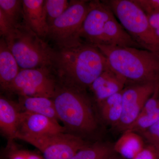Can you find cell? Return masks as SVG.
Instances as JSON below:
<instances>
[{
  "instance_id": "6da1fadb",
  "label": "cell",
  "mask_w": 159,
  "mask_h": 159,
  "mask_svg": "<svg viewBox=\"0 0 159 159\" xmlns=\"http://www.w3.org/2000/svg\"><path fill=\"white\" fill-rule=\"evenodd\" d=\"M109 67L96 46L83 41L74 47L54 51L51 69L63 86L85 92Z\"/></svg>"
},
{
  "instance_id": "7a4b0ae2",
  "label": "cell",
  "mask_w": 159,
  "mask_h": 159,
  "mask_svg": "<svg viewBox=\"0 0 159 159\" xmlns=\"http://www.w3.org/2000/svg\"><path fill=\"white\" fill-rule=\"evenodd\" d=\"M112 70L131 84L159 83V54L138 48L96 46Z\"/></svg>"
},
{
  "instance_id": "3957f363",
  "label": "cell",
  "mask_w": 159,
  "mask_h": 159,
  "mask_svg": "<svg viewBox=\"0 0 159 159\" xmlns=\"http://www.w3.org/2000/svg\"><path fill=\"white\" fill-rule=\"evenodd\" d=\"M80 36L84 41L95 46L141 48L103 1H90L88 12L83 24Z\"/></svg>"
},
{
  "instance_id": "277c9868",
  "label": "cell",
  "mask_w": 159,
  "mask_h": 159,
  "mask_svg": "<svg viewBox=\"0 0 159 159\" xmlns=\"http://www.w3.org/2000/svg\"><path fill=\"white\" fill-rule=\"evenodd\" d=\"M52 99L58 119L63 123L67 132L79 136L90 134L97 129V119L84 92L58 83Z\"/></svg>"
},
{
  "instance_id": "5b68a950",
  "label": "cell",
  "mask_w": 159,
  "mask_h": 159,
  "mask_svg": "<svg viewBox=\"0 0 159 159\" xmlns=\"http://www.w3.org/2000/svg\"><path fill=\"white\" fill-rule=\"evenodd\" d=\"M4 39L21 70L51 68L55 51L34 33L24 20Z\"/></svg>"
},
{
  "instance_id": "8992f818",
  "label": "cell",
  "mask_w": 159,
  "mask_h": 159,
  "mask_svg": "<svg viewBox=\"0 0 159 159\" xmlns=\"http://www.w3.org/2000/svg\"><path fill=\"white\" fill-rule=\"evenodd\" d=\"M103 2L141 48L159 54V40L151 27L148 16L134 0Z\"/></svg>"
},
{
  "instance_id": "52a82bcc",
  "label": "cell",
  "mask_w": 159,
  "mask_h": 159,
  "mask_svg": "<svg viewBox=\"0 0 159 159\" xmlns=\"http://www.w3.org/2000/svg\"><path fill=\"white\" fill-rule=\"evenodd\" d=\"M90 1H70L66 10L49 26L48 37L59 49L74 47L84 41L80 32L89 7Z\"/></svg>"
},
{
  "instance_id": "ba28073f",
  "label": "cell",
  "mask_w": 159,
  "mask_h": 159,
  "mask_svg": "<svg viewBox=\"0 0 159 159\" xmlns=\"http://www.w3.org/2000/svg\"><path fill=\"white\" fill-rule=\"evenodd\" d=\"M16 139L37 148L44 159H71L89 145L80 136L66 132L43 136L18 134Z\"/></svg>"
},
{
  "instance_id": "9c48e42d",
  "label": "cell",
  "mask_w": 159,
  "mask_h": 159,
  "mask_svg": "<svg viewBox=\"0 0 159 159\" xmlns=\"http://www.w3.org/2000/svg\"><path fill=\"white\" fill-rule=\"evenodd\" d=\"M50 67L21 70L7 91L19 96L52 99L58 82Z\"/></svg>"
},
{
  "instance_id": "30bf717a",
  "label": "cell",
  "mask_w": 159,
  "mask_h": 159,
  "mask_svg": "<svg viewBox=\"0 0 159 159\" xmlns=\"http://www.w3.org/2000/svg\"><path fill=\"white\" fill-rule=\"evenodd\" d=\"M159 83L138 84L125 87L122 92V114L116 127L125 131L136 120L145 102L155 93Z\"/></svg>"
},
{
  "instance_id": "8fae6325",
  "label": "cell",
  "mask_w": 159,
  "mask_h": 159,
  "mask_svg": "<svg viewBox=\"0 0 159 159\" xmlns=\"http://www.w3.org/2000/svg\"><path fill=\"white\" fill-rule=\"evenodd\" d=\"M66 132V129L58 121L43 115L22 111L17 135L43 136Z\"/></svg>"
},
{
  "instance_id": "7c38bea8",
  "label": "cell",
  "mask_w": 159,
  "mask_h": 159,
  "mask_svg": "<svg viewBox=\"0 0 159 159\" xmlns=\"http://www.w3.org/2000/svg\"><path fill=\"white\" fill-rule=\"evenodd\" d=\"M126 80L109 67L95 80L89 89L98 104L124 89Z\"/></svg>"
},
{
  "instance_id": "4fadbf2b",
  "label": "cell",
  "mask_w": 159,
  "mask_h": 159,
  "mask_svg": "<svg viewBox=\"0 0 159 159\" xmlns=\"http://www.w3.org/2000/svg\"><path fill=\"white\" fill-rule=\"evenodd\" d=\"M21 111L18 102L1 95L0 130L8 142L16 139Z\"/></svg>"
},
{
  "instance_id": "5bb4252c",
  "label": "cell",
  "mask_w": 159,
  "mask_h": 159,
  "mask_svg": "<svg viewBox=\"0 0 159 159\" xmlns=\"http://www.w3.org/2000/svg\"><path fill=\"white\" fill-rule=\"evenodd\" d=\"M23 20L29 28L41 38L48 37L49 25L43 0L22 1Z\"/></svg>"
},
{
  "instance_id": "9a60e30c",
  "label": "cell",
  "mask_w": 159,
  "mask_h": 159,
  "mask_svg": "<svg viewBox=\"0 0 159 159\" xmlns=\"http://www.w3.org/2000/svg\"><path fill=\"white\" fill-rule=\"evenodd\" d=\"M10 51L6 41L0 40V85L3 90L7 91L21 69Z\"/></svg>"
},
{
  "instance_id": "2e32d148",
  "label": "cell",
  "mask_w": 159,
  "mask_h": 159,
  "mask_svg": "<svg viewBox=\"0 0 159 159\" xmlns=\"http://www.w3.org/2000/svg\"><path fill=\"white\" fill-rule=\"evenodd\" d=\"M18 103L23 111L43 115L58 122L59 121L52 99L19 96Z\"/></svg>"
},
{
  "instance_id": "e0dca14e",
  "label": "cell",
  "mask_w": 159,
  "mask_h": 159,
  "mask_svg": "<svg viewBox=\"0 0 159 159\" xmlns=\"http://www.w3.org/2000/svg\"><path fill=\"white\" fill-rule=\"evenodd\" d=\"M145 147L142 136L135 132L126 130L116 142L114 150L126 159H133Z\"/></svg>"
},
{
  "instance_id": "ac0fdd59",
  "label": "cell",
  "mask_w": 159,
  "mask_h": 159,
  "mask_svg": "<svg viewBox=\"0 0 159 159\" xmlns=\"http://www.w3.org/2000/svg\"><path fill=\"white\" fill-rule=\"evenodd\" d=\"M123 90L98 104L102 118L109 124L116 126L119 124L122 116Z\"/></svg>"
},
{
  "instance_id": "d6986e66",
  "label": "cell",
  "mask_w": 159,
  "mask_h": 159,
  "mask_svg": "<svg viewBox=\"0 0 159 159\" xmlns=\"http://www.w3.org/2000/svg\"><path fill=\"white\" fill-rule=\"evenodd\" d=\"M112 152L107 145L97 143L81 148L71 159H108L111 156Z\"/></svg>"
},
{
  "instance_id": "ffe728a7",
  "label": "cell",
  "mask_w": 159,
  "mask_h": 159,
  "mask_svg": "<svg viewBox=\"0 0 159 159\" xmlns=\"http://www.w3.org/2000/svg\"><path fill=\"white\" fill-rule=\"evenodd\" d=\"M1 159H44L42 155L36 152L21 148L13 141L7 142L2 151Z\"/></svg>"
},
{
  "instance_id": "44dd1931",
  "label": "cell",
  "mask_w": 159,
  "mask_h": 159,
  "mask_svg": "<svg viewBox=\"0 0 159 159\" xmlns=\"http://www.w3.org/2000/svg\"><path fill=\"white\" fill-rule=\"evenodd\" d=\"M0 10L13 26L21 22L20 19L23 16L22 1L0 0Z\"/></svg>"
},
{
  "instance_id": "7402d4cb",
  "label": "cell",
  "mask_w": 159,
  "mask_h": 159,
  "mask_svg": "<svg viewBox=\"0 0 159 159\" xmlns=\"http://www.w3.org/2000/svg\"><path fill=\"white\" fill-rule=\"evenodd\" d=\"M70 1L67 0L45 1L47 21L49 27L66 10L70 5Z\"/></svg>"
},
{
  "instance_id": "603a6c76",
  "label": "cell",
  "mask_w": 159,
  "mask_h": 159,
  "mask_svg": "<svg viewBox=\"0 0 159 159\" xmlns=\"http://www.w3.org/2000/svg\"><path fill=\"white\" fill-rule=\"evenodd\" d=\"M159 120V109L151 112L140 115L125 131L139 133L149 128Z\"/></svg>"
},
{
  "instance_id": "cb8c5ba5",
  "label": "cell",
  "mask_w": 159,
  "mask_h": 159,
  "mask_svg": "<svg viewBox=\"0 0 159 159\" xmlns=\"http://www.w3.org/2000/svg\"><path fill=\"white\" fill-rule=\"evenodd\" d=\"M149 145L159 150V120L146 130L140 133Z\"/></svg>"
},
{
  "instance_id": "d4e9b609",
  "label": "cell",
  "mask_w": 159,
  "mask_h": 159,
  "mask_svg": "<svg viewBox=\"0 0 159 159\" xmlns=\"http://www.w3.org/2000/svg\"><path fill=\"white\" fill-rule=\"evenodd\" d=\"M147 15L159 13V0H134Z\"/></svg>"
},
{
  "instance_id": "484cf974",
  "label": "cell",
  "mask_w": 159,
  "mask_h": 159,
  "mask_svg": "<svg viewBox=\"0 0 159 159\" xmlns=\"http://www.w3.org/2000/svg\"><path fill=\"white\" fill-rule=\"evenodd\" d=\"M133 159H159V150L152 145H148L145 146Z\"/></svg>"
},
{
  "instance_id": "4316f807",
  "label": "cell",
  "mask_w": 159,
  "mask_h": 159,
  "mask_svg": "<svg viewBox=\"0 0 159 159\" xmlns=\"http://www.w3.org/2000/svg\"><path fill=\"white\" fill-rule=\"evenodd\" d=\"M14 27L2 10H0V34L1 37L3 38L6 37Z\"/></svg>"
},
{
  "instance_id": "83f0119b",
  "label": "cell",
  "mask_w": 159,
  "mask_h": 159,
  "mask_svg": "<svg viewBox=\"0 0 159 159\" xmlns=\"http://www.w3.org/2000/svg\"><path fill=\"white\" fill-rule=\"evenodd\" d=\"M154 33L159 40V13L147 15Z\"/></svg>"
},
{
  "instance_id": "f1b7e54d",
  "label": "cell",
  "mask_w": 159,
  "mask_h": 159,
  "mask_svg": "<svg viewBox=\"0 0 159 159\" xmlns=\"http://www.w3.org/2000/svg\"><path fill=\"white\" fill-rule=\"evenodd\" d=\"M108 159H122L116 157H112L111 156Z\"/></svg>"
}]
</instances>
